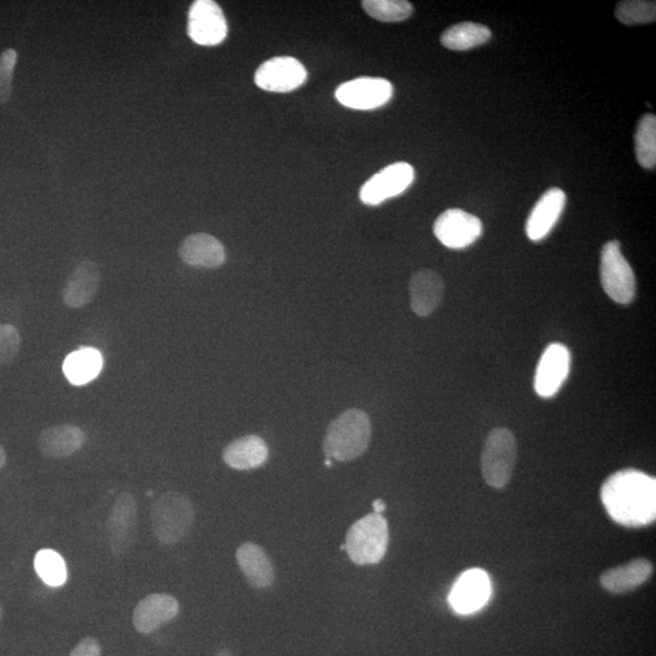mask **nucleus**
I'll list each match as a JSON object with an SVG mask.
<instances>
[{
  "instance_id": "nucleus-1",
  "label": "nucleus",
  "mask_w": 656,
  "mask_h": 656,
  "mask_svg": "<svg viewBox=\"0 0 656 656\" xmlns=\"http://www.w3.org/2000/svg\"><path fill=\"white\" fill-rule=\"evenodd\" d=\"M601 500L615 523L648 527L656 518V479L637 469L616 472L602 485Z\"/></svg>"
},
{
  "instance_id": "nucleus-2",
  "label": "nucleus",
  "mask_w": 656,
  "mask_h": 656,
  "mask_svg": "<svg viewBox=\"0 0 656 656\" xmlns=\"http://www.w3.org/2000/svg\"><path fill=\"white\" fill-rule=\"evenodd\" d=\"M371 441V422L366 412L350 409L327 428L324 452L337 461H353L363 456Z\"/></svg>"
},
{
  "instance_id": "nucleus-3",
  "label": "nucleus",
  "mask_w": 656,
  "mask_h": 656,
  "mask_svg": "<svg viewBox=\"0 0 656 656\" xmlns=\"http://www.w3.org/2000/svg\"><path fill=\"white\" fill-rule=\"evenodd\" d=\"M194 522V505L180 492H164L152 503V530L163 545L178 544L190 533Z\"/></svg>"
},
{
  "instance_id": "nucleus-4",
  "label": "nucleus",
  "mask_w": 656,
  "mask_h": 656,
  "mask_svg": "<svg viewBox=\"0 0 656 656\" xmlns=\"http://www.w3.org/2000/svg\"><path fill=\"white\" fill-rule=\"evenodd\" d=\"M389 527L382 514H367L352 525L346 537L348 556L355 564L372 565L382 561L388 551Z\"/></svg>"
},
{
  "instance_id": "nucleus-5",
  "label": "nucleus",
  "mask_w": 656,
  "mask_h": 656,
  "mask_svg": "<svg viewBox=\"0 0 656 656\" xmlns=\"http://www.w3.org/2000/svg\"><path fill=\"white\" fill-rule=\"evenodd\" d=\"M518 456L517 439L507 428H495L485 440L482 452V474L494 489L510 484Z\"/></svg>"
},
{
  "instance_id": "nucleus-6",
  "label": "nucleus",
  "mask_w": 656,
  "mask_h": 656,
  "mask_svg": "<svg viewBox=\"0 0 656 656\" xmlns=\"http://www.w3.org/2000/svg\"><path fill=\"white\" fill-rule=\"evenodd\" d=\"M601 282L605 293L619 304H630L636 296V277L619 241L605 243L601 252Z\"/></svg>"
},
{
  "instance_id": "nucleus-7",
  "label": "nucleus",
  "mask_w": 656,
  "mask_h": 656,
  "mask_svg": "<svg viewBox=\"0 0 656 656\" xmlns=\"http://www.w3.org/2000/svg\"><path fill=\"white\" fill-rule=\"evenodd\" d=\"M415 180V169L406 162L389 164L380 172L372 175L361 186L360 200L367 206H378L393 197H397L407 189Z\"/></svg>"
},
{
  "instance_id": "nucleus-8",
  "label": "nucleus",
  "mask_w": 656,
  "mask_h": 656,
  "mask_svg": "<svg viewBox=\"0 0 656 656\" xmlns=\"http://www.w3.org/2000/svg\"><path fill=\"white\" fill-rule=\"evenodd\" d=\"M393 93L392 83L387 79L360 77L341 84L336 90V99L349 109L371 111L387 105Z\"/></svg>"
},
{
  "instance_id": "nucleus-9",
  "label": "nucleus",
  "mask_w": 656,
  "mask_h": 656,
  "mask_svg": "<svg viewBox=\"0 0 656 656\" xmlns=\"http://www.w3.org/2000/svg\"><path fill=\"white\" fill-rule=\"evenodd\" d=\"M483 223L473 214L460 208L441 213L434 223V235L441 245L450 250H465L482 236Z\"/></svg>"
},
{
  "instance_id": "nucleus-10",
  "label": "nucleus",
  "mask_w": 656,
  "mask_h": 656,
  "mask_svg": "<svg viewBox=\"0 0 656 656\" xmlns=\"http://www.w3.org/2000/svg\"><path fill=\"white\" fill-rule=\"evenodd\" d=\"M138 503L129 492H123L113 505L107 523V541L115 556L122 557L130 551L137 540Z\"/></svg>"
},
{
  "instance_id": "nucleus-11",
  "label": "nucleus",
  "mask_w": 656,
  "mask_h": 656,
  "mask_svg": "<svg viewBox=\"0 0 656 656\" xmlns=\"http://www.w3.org/2000/svg\"><path fill=\"white\" fill-rule=\"evenodd\" d=\"M307 78V69L292 56H276L263 62L254 73L257 87L271 93L293 92L303 86Z\"/></svg>"
},
{
  "instance_id": "nucleus-12",
  "label": "nucleus",
  "mask_w": 656,
  "mask_h": 656,
  "mask_svg": "<svg viewBox=\"0 0 656 656\" xmlns=\"http://www.w3.org/2000/svg\"><path fill=\"white\" fill-rule=\"evenodd\" d=\"M188 35L196 44L213 47L228 36V22L218 3L213 0H196L188 18Z\"/></svg>"
},
{
  "instance_id": "nucleus-13",
  "label": "nucleus",
  "mask_w": 656,
  "mask_h": 656,
  "mask_svg": "<svg viewBox=\"0 0 656 656\" xmlns=\"http://www.w3.org/2000/svg\"><path fill=\"white\" fill-rule=\"evenodd\" d=\"M571 356L561 343H552L542 353L535 372L534 388L541 398H552L569 376Z\"/></svg>"
},
{
  "instance_id": "nucleus-14",
  "label": "nucleus",
  "mask_w": 656,
  "mask_h": 656,
  "mask_svg": "<svg viewBox=\"0 0 656 656\" xmlns=\"http://www.w3.org/2000/svg\"><path fill=\"white\" fill-rule=\"evenodd\" d=\"M491 595L489 575L482 569L465 571L452 587L449 601L458 614L468 615L485 607Z\"/></svg>"
},
{
  "instance_id": "nucleus-15",
  "label": "nucleus",
  "mask_w": 656,
  "mask_h": 656,
  "mask_svg": "<svg viewBox=\"0 0 656 656\" xmlns=\"http://www.w3.org/2000/svg\"><path fill=\"white\" fill-rule=\"evenodd\" d=\"M101 285V271L93 260H83L67 277L62 301L67 308L82 309L94 301Z\"/></svg>"
},
{
  "instance_id": "nucleus-16",
  "label": "nucleus",
  "mask_w": 656,
  "mask_h": 656,
  "mask_svg": "<svg viewBox=\"0 0 656 656\" xmlns=\"http://www.w3.org/2000/svg\"><path fill=\"white\" fill-rule=\"evenodd\" d=\"M565 206H567V195L564 190L548 189L529 214L525 225L529 240L534 242L544 240L561 219Z\"/></svg>"
},
{
  "instance_id": "nucleus-17",
  "label": "nucleus",
  "mask_w": 656,
  "mask_h": 656,
  "mask_svg": "<svg viewBox=\"0 0 656 656\" xmlns=\"http://www.w3.org/2000/svg\"><path fill=\"white\" fill-rule=\"evenodd\" d=\"M179 602L173 596L163 593L141 599L133 613V624L141 635H149L178 615Z\"/></svg>"
},
{
  "instance_id": "nucleus-18",
  "label": "nucleus",
  "mask_w": 656,
  "mask_h": 656,
  "mask_svg": "<svg viewBox=\"0 0 656 656\" xmlns=\"http://www.w3.org/2000/svg\"><path fill=\"white\" fill-rule=\"evenodd\" d=\"M409 292L411 308L421 318L434 313L443 301L445 284L443 277L431 269H421L412 275Z\"/></svg>"
},
{
  "instance_id": "nucleus-19",
  "label": "nucleus",
  "mask_w": 656,
  "mask_h": 656,
  "mask_svg": "<svg viewBox=\"0 0 656 656\" xmlns=\"http://www.w3.org/2000/svg\"><path fill=\"white\" fill-rule=\"evenodd\" d=\"M86 434L83 429L73 424H60L49 427L39 434L38 450L45 458L60 460L70 457L83 448Z\"/></svg>"
},
{
  "instance_id": "nucleus-20",
  "label": "nucleus",
  "mask_w": 656,
  "mask_h": 656,
  "mask_svg": "<svg viewBox=\"0 0 656 656\" xmlns=\"http://www.w3.org/2000/svg\"><path fill=\"white\" fill-rule=\"evenodd\" d=\"M179 256L191 267L216 269L222 267L226 253L222 242L209 234H192L179 247Z\"/></svg>"
},
{
  "instance_id": "nucleus-21",
  "label": "nucleus",
  "mask_w": 656,
  "mask_h": 656,
  "mask_svg": "<svg viewBox=\"0 0 656 656\" xmlns=\"http://www.w3.org/2000/svg\"><path fill=\"white\" fill-rule=\"evenodd\" d=\"M653 564L646 558H638L624 565L605 570L601 575V586L614 595L635 591L652 578Z\"/></svg>"
},
{
  "instance_id": "nucleus-22",
  "label": "nucleus",
  "mask_w": 656,
  "mask_h": 656,
  "mask_svg": "<svg viewBox=\"0 0 656 656\" xmlns=\"http://www.w3.org/2000/svg\"><path fill=\"white\" fill-rule=\"evenodd\" d=\"M236 561L253 588L263 590L274 584V565L263 547L246 542L237 550Z\"/></svg>"
},
{
  "instance_id": "nucleus-23",
  "label": "nucleus",
  "mask_w": 656,
  "mask_h": 656,
  "mask_svg": "<svg viewBox=\"0 0 656 656\" xmlns=\"http://www.w3.org/2000/svg\"><path fill=\"white\" fill-rule=\"evenodd\" d=\"M268 456V445L258 435H246L236 439L223 451L226 465L239 471H250L263 466Z\"/></svg>"
},
{
  "instance_id": "nucleus-24",
  "label": "nucleus",
  "mask_w": 656,
  "mask_h": 656,
  "mask_svg": "<svg viewBox=\"0 0 656 656\" xmlns=\"http://www.w3.org/2000/svg\"><path fill=\"white\" fill-rule=\"evenodd\" d=\"M491 37L492 32L489 27L474 22H461L448 28L441 35L440 42L446 49L463 52L488 43Z\"/></svg>"
},
{
  "instance_id": "nucleus-25",
  "label": "nucleus",
  "mask_w": 656,
  "mask_h": 656,
  "mask_svg": "<svg viewBox=\"0 0 656 656\" xmlns=\"http://www.w3.org/2000/svg\"><path fill=\"white\" fill-rule=\"evenodd\" d=\"M101 367H103V358L98 350L86 348L67 356L64 371L69 381L79 386L94 380L99 375Z\"/></svg>"
},
{
  "instance_id": "nucleus-26",
  "label": "nucleus",
  "mask_w": 656,
  "mask_h": 656,
  "mask_svg": "<svg viewBox=\"0 0 656 656\" xmlns=\"http://www.w3.org/2000/svg\"><path fill=\"white\" fill-rule=\"evenodd\" d=\"M635 150L639 166L654 169L656 166V117L647 113L638 122Z\"/></svg>"
},
{
  "instance_id": "nucleus-27",
  "label": "nucleus",
  "mask_w": 656,
  "mask_h": 656,
  "mask_svg": "<svg viewBox=\"0 0 656 656\" xmlns=\"http://www.w3.org/2000/svg\"><path fill=\"white\" fill-rule=\"evenodd\" d=\"M361 4L370 18L381 22L405 21L414 13V7L406 0H364Z\"/></svg>"
},
{
  "instance_id": "nucleus-28",
  "label": "nucleus",
  "mask_w": 656,
  "mask_h": 656,
  "mask_svg": "<svg viewBox=\"0 0 656 656\" xmlns=\"http://www.w3.org/2000/svg\"><path fill=\"white\" fill-rule=\"evenodd\" d=\"M35 569L39 578L52 587H60L67 580L64 558L53 550H42L36 554Z\"/></svg>"
},
{
  "instance_id": "nucleus-29",
  "label": "nucleus",
  "mask_w": 656,
  "mask_h": 656,
  "mask_svg": "<svg viewBox=\"0 0 656 656\" xmlns=\"http://www.w3.org/2000/svg\"><path fill=\"white\" fill-rule=\"evenodd\" d=\"M615 18L627 26L650 24L656 20V3L625 0L616 5Z\"/></svg>"
},
{
  "instance_id": "nucleus-30",
  "label": "nucleus",
  "mask_w": 656,
  "mask_h": 656,
  "mask_svg": "<svg viewBox=\"0 0 656 656\" xmlns=\"http://www.w3.org/2000/svg\"><path fill=\"white\" fill-rule=\"evenodd\" d=\"M16 64H18L16 50L7 49L0 55V105L8 104L13 94Z\"/></svg>"
},
{
  "instance_id": "nucleus-31",
  "label": "nucleus",
  "mask_w": 656,
  "mask_h": 656,
  "mask_svg": "<svg viewBox=\"0 0 656 656\" xmlns=\"http://www.w3.org/2000/svg\"><path fill=\"white\" fill-rule=\"evenodd\" d=\"M21 336L11 325H0V366L13 363L20 352Z\"/></svg>"
},
{
  "instance_id": "nucleus-32",
  "label": "nucleus",
  "mask_w": 656,
  "mask_h": 656,
  "mask_svg": "<svg viewBox=\"0 0 656 656\" xmlns=\"http://www.w3.org/2000/svg\"><path fill=\"white\" fill-rule=\"evenodd\" d=\"M101 647L98 641L93 637H87L79 642L70 656H100Z\"/></svg>"
},
{
  "instance_id": "nucleus-33",
  "label": "nucleus",
  "mask_w": 656,
  "mask_h": 656,
  "mask_svg": "<svg viewBox=\"0 0 656 656\" xmlns=\"http://www.w3.org/2000/svg\"><path fill=\"white\" fill-rule=\"evenodd\" d=\"M373 510H375V513L377 514H382L387 510V503L382 500H376L373 502Z\"/></svg>"
},
{
  "instance_id": "nucleus-34",
  "label": "nucleus",
  "mask_w": 656,
  "mask_h": 656,
  "mask_svg": "<svg viewBox=\"0 0 656 656\" xmlns=\"http://www.w3.org/2000/svg\"><path fill=\"white\" fill-rule=\"evenodd\" d=\"M7 463V452H5L3 445L0 444V468H3Z\"/></svg>"
},
{
  "instance_id": "nucleus-35",
  "label": "nucleus",
  "mask_w": 656,
  "mask_h": 656,
  "mask_svg": "<svg viewBox=\"0 0 656 656\" xmlns=\"http://www.w3.org/2000/svg\"><path fill=\"white\" fill-rule=\"evenodd\" d=\"M217 656H234L229 652V650H220V652L217 654Z\"/></svg>"
},
{
  "instance_id": "nucleus-36",
  "label": "nucleus",
  "mask_w": 656,
  "mask_h": 656,
  "mask_svg": "<svg viewBox=\"0 0 656 656\" xmlns=\"http://www.w3.org/2000/svg\"><path fill=\"white\" fill-rule=\"evenodd\" d=\"M0 618H2V608H0Z\"/></svg>"
}]
</instances>
